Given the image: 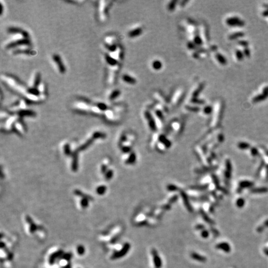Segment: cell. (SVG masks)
Returning <instances> with one entry per match:
<instances>
[{
	"label": "cell",
	"mask_w": 268,
	"mask_h": 268,
	"mask_svg": "<svg viewBox=\"0 0 268 268\" xmlns=\"http://www.w3.org/2000/svg\"><path fill=\"white\" fill-rule=\"evenodd\" d=\"M181 94H182V93H181V91L178 92V93H176V94L175 97H173V104H176L177 102H178V99L179 98V99H180L181 96Z\"/></svg>",
	"instance_id": "cell-28"
},
{
	"label": "cell",
	"mask_w": 268,
	"mask_h": 268,
	"mask_svg": "<svg viewBox=\"0 0 268 268\" xmlns=\"http://www.w3.org/2000/svg\"><path fill=\"white\" fill-rule=\"evenodd\" d=\"M231 165L230 162L228 161L227 163V171L225 172V176L227 178H229L231 175Z\"/></svg>",
	"instance_id": "cell-19"
},
{
	"label": "cell",
	"mask_w": 268,
	"mask_h": 268,
	"mask_svg": "<svg viewBox=\"0 0 268 268\" xmlns=\"http://www.w3.org/2000/svg\"><path fill=\"white\" fill-rule=\"evenodd\" d=\"M120 94H121V91L119 89H116V90L113 91L109 96V100H111L112 101V100L115 99L117 98L120 95Z\"/></svg>",
	"instance_id": "cell-16"
},
{
	"label": "cell",
	"mask_w": 268,
	"mask_h": 268,
	"mask_svg": "<svg viewBox=\"0 0 268 268\" xmlns=\"http://www.w3.org/2000/svg\"><path fill=\"white\" fill-rule=\"evenodd\" d=\"M18 115L19 116H34L36 115V113L34 111L31 110H29V109H23V110H21L17 113Z\"/></svg>",
	"instance_id": "cell-8"
},
{
	"label": "cell",
	"mask_w": 268,
	"mask_h": 268,
	"mask_svg": "<svg viewBox=\"0 0 268 268\" xmlns=\"http://www.w3.org/2000/svg\"><path fill=\"white\" fill-rule=\"evenodd\" d=\"M194 45H195L194 44H192V43L189 42L188 44V45H187V46H188V47L189 48V49H194Z\"/></svg>",
	"instance_id": "cell-38"
},
{
	"label": "cell",
	"mask_w": 268,
	"mask_h": 268,
	"mask_svg": "<svg viewBox=\"0 0 268 268\" xmlns=\"http://www.w3.org/2000/svg\"><path fill=\"white\" fill-rule=\"evenodd\" d=\"M162 63L159 60H155L152 62V67L155 70H159L162 68Z\"/></svg>",
	"instance_id": "cell-15"
},
{
	"label": "cell",
	"mask_w": 268,
	"mask_h": 268,
	"mask_svg": "<svg viewBox=\"0 0 268 268\" xmlns=\"http://www.w3.org/2000/svg\"><path fill=\"white\" fill-rule=\"evenodd\" d=\"M37 89L39 90V93L40 94H46L45 93V85H44L42 83H40V85H39V86L37 87Z\"/></svg>",
	"instance_id": "cell-22"
},
{
	"label": "cell",
	"mask_w": 268,
	"mask_h": 268,
	"mask_svg": "<svg viewBox=\"0 0 268 268\" xmlns=\"http://www.w3.org/2000/svg\"><path fill=\"white\" fill-rule=\"evenodd\" d=\"M194 44L197 45H200L203 42V40L201 39V37H199V36H197L194 37Z\"/></svg>",
	"instance_id": "cell-23"
},
{
	"label": "cell",
	"mask_w": 268,
	"mask_h": 268,
	"mask_svg": "<svg viewBox=\"0 0 268 268\" xmlns=\"http://www.w3.org/2000/svg\"><path fill=\"white\" fill-rule=\"evenodd\" d=\"M122 80L123 81H124L125 82L127 83L132 84V85H134L135 84L137 81H136V79L133 78L132 76L130 75H128V74H123L122 76Z\"/></svg>",
	"instance_id": "cell-9"
},
{
	"label": "cell",
	"mask_w": 268,
	"mask_h": 268,
	"mask_svg": "<svg viewBox=\"0 0 268 268\" xmlns=\"http://www.w3.org/2000/svg\"><path fill=\"white\" fill-rule=\"evenodd\" d=\"M244 55H245L246 57H250V50H249V49H248V48L246 47L245 49H244Z\"/></svg>",
	"instance_id": "cell-34"
},
{
	"label": "cell",
	"mask_w": 268,
	"mask_h": 268,
	"mask_svg": "<svg viewBox=\"0 0 268 268\" xmlns=\"http://www.w3.org/2000/svg\"><path fill=\"white\" fill-rule=\"evenodd\" d=\"M156 115L157 116V117L161 120L163 119V114L162 113V112L160 110H156Z\"/></svg>",
	"instance_id": "cell-31"
},
{
	"label": "cell",
	"mask_w": 268,
	"mask_h": 268,
	"mask_svg": "<svg viewBox=\"0 0 268 268\" xmlns=\"http://www.w3.org/2000/svg\"><path fill=\"white\" fill-rule=\"evenodd\" d=\"M96 106L99 109V110H101L102 112H105L106 110H108V106H107V105L105 103H102V102H97V103L96 104Z\"/></svg>",
	"instance_id": "cell-17"
},
{
	"label": "cell",
	"mask_w": 268,
	"mask_h": 268,
	"mask_svg": "<svg viewBox=\"0 0 268 268\" xmlns=\"http://www.w3.org/2000/svg\"><path fill=\"white\" fill-rule=\"evenodd\" d=\"M226 23L229 26H243L244 23L242 21L239 17H231L227 18L226 20Z\"/></svg>",
	"instance_id": "cell-3"
},
{
	"label": "cell",
	"mask_w": 268,
	"mask_h": 268,
	"mask_svg": "<svg viewBox=\"0 0 268 268\" xmlns=\"http://www.w3.org/2000/svg\"><path fill=\"white\" fill-rule=\"evenodd\" d=\"M40 84V74L39 73H36L34 75V78L33 80V85L32 88H37Z\"/></svg>",
	"instance_id": "cell-10"
},
{
	"label": "cell",
	"mask_w": 268,
	"mask_h": 268,
	"mask_svg": "<svg viewBox=\"0 0 268 268\" xmlns=\"http://www.w3.org/2000/svg\"><path fill=\"white\" fill-rule=\"evenodd\" d=\"M52 59H53V61L57 64V66L58 67V68H59V72L61 73H65V72H66V68H65V65H63V63L60 56L57 54H53V57H52Z\"/></svg>",
	"instance_id": "cell-4"
},
{
	"label": "cell",
	"mask_w": 268,
	"mask_h": 268,
	"mask_svg": "<svg viewBox=\"0 0 268 268\" xmlns=\"http://www.w3.org/2000/svg\"><path fill=\"white\" fill-rule=\"evenodd\" d=\"M202 214V217H203V218L204 219V220L206 221V222H208V223H212V222L211 220L210 219V218L208 217L207 216V215H206V213H204V212H202V214Z\"/></svg>",
	"instance_id": "cell-33"
},
{
	"label": "cell",
	"mask_w": 268,
	"mask_h": 268,
	"mask_svg": "<svg viewBox=\"0 0 268 268\" xmlns=\"http://www.w3.org/2000/svg\"><path fill=\"white\" fill-rule=\"evenodd\" d=\"M218 248L219 249H221V250H223V251H226V252H229L230 251V246L229 244L227 243H222L220 244H218L217 246Z\"/></svg>",
	"instance_id": "cell-13"
},
{
	"label": "cell",
	"mask_w": 268,
	"mask_h": 268,
	"mask_svg": "<svg viewBox=\"0 0 268 268\" xmlns=\"http://www.w3.org/2000/svg\"><path fill=\"white\" fill-rule=\"evenodd\" d=\"M145 116L146 119H147L148 122V125L150 126V129L153 130V131H155L156 129H157V126H156V123L155 122L154 119L153 118L152 116H151V113L148 111H146L145 113Z\"/></svg>",
	"instance_id": "cell-6"
},
{
	"label": "cell",
	"mask_w": 268,
	"mask_h": 268,
	"mask_svg": "<svg viewBox=\"0 0 268 268\" xmlns=\"http://www.w3.org/2000/svg\"><path fill=\"white\" fill-rule=\"evenodd\" d=\"M266 96L264 94H261V95H259V96H256V97H255V98L253 99V101L254 102H260V101H263V100L265 99L266 98Z\"/></svg>",
	"instance_id": "cell-21"
},
{
	"label": "cell",
	"mask_w": 268,
	"mask_h": 268,
	"mask_svg": "<svg viewBox=\"0 0 268 268\" xmlns=\"http://www.w3.org/2000/svg\"><path fill=\"white\" fill-rule=\"evenodd\" d=\"M215 57H216L217 60L219 61L220 64H222V65H225L227 63V59H226L225 57L224 56L222 55V54H220V53H216L215 54Z\"/></svg>",
	"instance_id": "cell-11"
},
{
	"label": "cell",
	"mask_w": 268,
	"mask_h": 268,
	"mask_svg": "<svg viewBox=\"0 0 268 268\" xmlns=\"http://www.w3.org/2000/svg\"><path fill=\"white\" fill-rule=\"evenodd\" d=\"M236 57L238 60H242V59H243V57H244V55H243V53H242V52H241V51L239 50H237L236 51Z\"/></svg>",
	"instance_id": "cell-26"
},
{
	"label": "cell",
	"mask_w": 268,
	"mask_h": 268,
	"mask_svg": "<svg viewBox=\"0 0 268 268\" xmlns=\"http://www.w3.org/2000/svg\"><path fill=\"white\" fill-rule=\"evenodd\" d=\"M191 102H192V103L197 104H202L205 103V101H204V100L199 99H197L196 97H193V99H191Z\"/></svg>",
	"instance_id": "cell-24"
},
{
	"label": "cell",
	"mask_w": 268,
	"mask_h": 268,
	"mask_svg": "<svg viewBox=\"0 0 268 268\" xmlns=\"http://www.w3.org/2000/svg\"><path fill=\"white\" fill-rule=\"evenodd\" d=\"M176 3V1H171V3L169 4V6H168L169 10H170V11L173 10V9L175 8Z\"/></svg>",
	"instance_id": "cell-32"
},
{
	"label": "cell",
	"mask_w": 268,
	"mask_h": 268,
	"mask_svg": "<svg viewBox=\"0 0 268 268\" xmlns=\"http://www.w3.org/2000/svg\"><path fill=\"white\" fill-rule=\"evenodd\" d=\"M239 44H240V45H241V46H243V47H244L246 48V47L248 46V42L246 41H240L239 42Z\"/></svg>",
	"instance_id": "cell-35"
},
{
	"label": "cell",
	"mask_w": 268,
	"mask_h": 268,
	"mask_svg": "<svg viewBox=\"0 0 268 268\" xmlns=\"http://www.w3.org/2000/svg\"><path fill=\"white\" fill-rule=\"evenodd\" d=\"M182 197H183V201L184 202V204H185V206H186V207H187V209L189 210H192V208H191V205L189 204V201H188V199H187V196H186V195L184 193H182Z\"/></svg>",
	"instance_id": "cell-20"
},
{
	"label": "cell",
	"mask_w": 268,
	"mask_h": 268,
	"mask_svg": "<svg viewBox=\"0 0 268 268\" xmlns=\"http://www.w3.org/2000/svg\"><path fill=\"white\" fill-rule=\"evenodd\" d=\"M159 140L160 141V142H161L162 143H163V145H165V146H166V147H170V146L171 145V142L169 140H168V138L165 135L159 136Z\"/></svg>",
	"instance_id": "cell-12"
},
{
	"label": "cell",
	"mask_w": 268,
	"mask_h": 268,
	"mask_svg": "<svg viewBox=\"0 0 268 268\" xmlns=\"http://www.w3.org/2000/svg\"><path fill=\"white\" fill-rule=\"evenodd\" d=\"M263 94H264L266 97L268 96V86L266 87L264 89V90H263Z\"/></svg>",
	"instance_id": "cell-37"
},
{
	"label": "cell",
	"mask_w": 268,
	"mask_h": 268,
	"mask_svg": "<svg viewBox=\"0 0 268 268\" xmlns=\"http://www.w3.org/2000/svg\"><path fill=\"white\" fill-rule=\"evenodd\" d=\"M186 109H187V110H190V111H192V112H198L200 110V108H198V107H196V106H187L186 107Z\"/></svg>",
	"instance_id": "cell-27"
},
{
	"label": "cell",
	"mask_w": 268,
	"mask_h": 268,
	"mask_svg": "<svg viewBox=\"0 0 268 268\" xmlns=\"http://www.w3.org/2000/svg\"><path fill=\"white\" fill-rule=\"evenodd\" d=\"M263 16H268V10H267V11H264V12L263 13Z\"/></svg>",
	"instance_id": "cell-39"
},
{
	"label": "cell",
	"mask_w": 268,
	"mask_h": 268,
	"mask_svg": "<svg viewBox=\"0 0 268 268\" xmlns=\"http://www.w3.org/2000/svg\"><path fill=\"white\" fill-rule=\"evenodd\" d=\"M192 257H193V259H195L198 261H203L204 260V257H203L202 256H200V255H198L195 253H193V255H192Z\"/></svg>",
	"instance_id": "cell-29"
},
{
	"label": "cell",
	"mask_w": 268,
	"mask_h": 268,
	"mask_svg": "<svg viewBox=\"0 0 268 268\" xmlns=\"http://www.w3.org/2000/svg\"><path fill=\"white\" fill-rule=\"evenodd\" d=\"M244 36V33L242 32H235V33L232 34L230 36H229L228 37V39L230 40H234V39H238V38H240V37H242Z\"/></svg>",
	"instance_id": "cell-14"
},
{
	"label": "cell",
	"mask_w": 268,
	"mask_h": 268,
	"mask_svg": "<svg viewBox=\"0 0 268 268\" xmlns=\"http://www.w3.org/2000/svg\"><path fill=\"white\" fill-rule=\"evenodd\" d=\"M212 110H213L212 107L210 106H206L204 108V109L203 110V112L205 113V114H207V115H208V114H211Z\"/></svg>",
	"instance_id": "cell-25"
},
{
	"label": "cell",
	"mask_w": 268,
	"mask_h": 268,
	"mask_svg": "<svg viewBox=\"0 0 268 268\" xmlns=\"http://www.w3.org/2000/svg\"><path fill=\"white\" fill-rule=\"evenodd\" d=\"M142 32H143V29L142 27H137L135 29L130 31L128 34V36L130 37L133 38V37H135L137 36H140L142 33Z\"/></svg>",
	"instance_id": "cell-7"
},
{
	"label": "cell",
	"mask_w": 268,
	"mask_h": 268,
	"mask_svg": "<svg viewBox=\"0 0 268 268\" xmlns=\"http://www.w3.org/2000/svg\"><path fill=\"white\" fill-rule=\"evenodd\" d=\"M107 1H99V11L100 19L101 21H105L106 19V11L108 4H106Z\"/></svg>",
	"instance_id": "cell-5"
},
{
	"label": "cell",
	"mask_w": 268,
	"mask_h": 268,
	"mask_svg": "<svg viewBox=\"0 0 268 268\" xmlns=\"http://www.w3.org/2000/svg\"><path fill=\"white\" fill-rule=\"evenodd\" d=\"M154 258H155V264L156 265H157V266L158 267L160 266L161 262L160 259H159V257H158V256L155 254V255L154 256Z\"/></svg>",
	"instance_id": "cell-30"
},
{
	"label": "cell",
	"mask_w": 268,
	"mask_h": 268,
	"mask_svg": "<svg viewBox=\"0 0 268 268\" xmlns=\"http://www.w3.org/2000/svg\"><path fill=\"white\" fill-rule=\"evenodd\" d=\"M105 45L109 50V52L115 51L117 49L119 45H117V37L114 36H109L105 38Z\"/></svg>",
	"instance_id": "cell-1"
},
{
	"label": "cell",
	"mask_w": 268,
	"mask_h": 268,
	"mask_svg": "<svg viewBox=\"0 0 268 268\" xmlns=\"http://www.w3.org/2000/svg\"><path fill=\"white\" fill-rule=\"evenodd\" d=\"M204 88V84H201V85H200V86H199L198 87V88H197L196 89H195V91L193 93V97H197V96L199 95V93H200V92L202 91Z\"/></svg>",
	"instance_id": "cell-18"
},
{
	"label": "cell",
	"mask_w": 268,
	"mask_h": 268,
	"mask_svg": "<svg viewBox=\"0 0 268 268\" xmlns=\"http://www.w3.org/2000/svg\"><path fill=\"white\" fill-rule=\"evenodd\" d=\"M76 109L83 112H91V108L92 106L87 103L86 101H78L74 105Z\"/></svg>",
	"instance_id": "cell-2"
},
{
	"label": "cell",
	"mask_w": 268,
	"mask_h": 268,
	"mask_svg": "<svg viewBox=\"0 0 268 268\" xmlns=\"http://www.w3.org/2000/svg\"><path fill=\"white\" fill-rule=\"evenodd\" d=\"M202 236L204 238H207L208 236V231H206V230H204L202 231Z\"/></svg>",
	"instance_id": "cell-36"
}]
</instances>
